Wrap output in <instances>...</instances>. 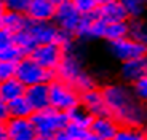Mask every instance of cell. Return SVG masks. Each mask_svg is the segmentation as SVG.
Listing matches in <instances>:
<instances>
[{"label":"cell","mask_w":147,"mask_h":140,"mask_svg":"<svg viewBox=\"0 0 147 140\" xmlns=\"http://www.w3.org/2000/svg\"><path fill=\"white\" fill-rule=\"evenodd\" d=\"M102 99L107 115L112 116L118 126L142 127L147 119V110L144 102L133 96L129 85L125 83H107L101 86Z\"/></svg>","instance_id":"cell-1"},{"label":"cell","mask_w":147,"mask_h":140,"mask_svg":"<svg viewBox=\"0 0 147 140\" xmlns=\"http://www.w3.org/2000/svg\"><path fill=\"white\" fill-rule=\"evenodd\" d=\"M48 107L59 111H70L80 105V92L69 83L53 78L48 83Z\"/></svg>","instance_id":"cell-2"},{"label":"cell","mask_w":147,"mask_h":140,"mask_svg":"<svg viewBox=\"0 0 147 140\" xmlns=\"http://www.w3.org/2000/svg\"><path fill=\"white\" fill-rule=\"evenodd\" d=\"M30 121L38 135L56 137L67 126L69 118H67L66 111H59L51 107H47L43 110L34 111L30 115Z\"/></svg>","instance_id":"cell-3"},{"label":"cell","mask_w":147,"mask_h":140,"mask_svg":"<svg viewBox=\"0 0 147 140\" xmlns=\"http://www.w3.org/2000/svg\"><path fill=\"white\" fill-rule=\"evenodd\" d=\"M15 78L21 81L26 88L34 85H48L55 78V72L43 69L37 62H34L29 56H24L21 61L16 62Z\"/></svg>","instance_id":"cell-4"},{"label":"cell","mask_w":147,"mask_h":140,"mask_svg":"<svg viewBox=\"0 0 147 140\" xmlns=\"http://www.w3.org/2000/svg\"><path fill=\"white\" fill-rule=\"evenodd\" d=\"M86 67H85L83 57H82L78 46H75L70 51H66L59 61L58 67L55 69V78L63 80L66 83H69L70 86L80 78V75L83 73Z\"/></svg>","instance_id":"cell-5"},{"label":"cell","mask_w":147,"mask_h":140,"mask_svg":"<svg viewBox=\"0 0 147 140\" xmlns=\"http://www.w3.org/2000/svg\"><path fill=\"white\" fill-rule=\"evenodd\" d=\"M107 45H109L107 49H109L112 59H115L120 64L125 62V61L147 56V45L139 43V41L133 40L129 37L120 38V40H115V41H109Z\"/></svg>","instance_id":"cell-6"},{"label":"cell","mask_w":147,"mask_h":140,"mask_svg":"<svg viewBox=\"0 0 147 140\" xmlns=\"http://www.w3.org/2000/svg\"><path fill=\"white\" fill-rule=\"evenodd\" d=\"M63 54H64L63 48L58 46L56 43H45V45H37L35 48L30 51L29 57L40 67L55 72Z\"/></svg>","instance_id":"cell-7"},{"label":"cell","mask_w":147,"mask_h":140,"mask_svg":"<svg viewBox=\"0 0 147 140\" xmlns=\"http://www.w3.org/2000/svg\"><path fill=\"white\" fill-rule=\"evenodd\" d=\"M104 30H106V22L101 21L96 15L82 16V21L74 37L77 41H98L104 40Z\"/></svg>","instance_id":"cell-8"},{"label":"cell","mask_w":147,"mask_h":140,"mask_svg":"<svg viewBox=\"0 0 147 140\" xmlns=\"http://www.w3.org/2000/svg\"><path fill=\"white\" fill-rule=\"evenodd\" d=\"M80 21H82V15L72 7L70 2L56 7V13H55V18H53V22L56 24V27L59 30H64V32L74 35L75 30H77V27H78V24H80Z\"/></svg>","instance_id":"cell-9"},{"label":"cell","mask_w":147,"mask_h":140,"mask_svg":"<svg viewBox=\"0 0 147 140\" xmlns=\"http://www.w3.org/2000/svg\"><path fill=\"white\" fill-rule=\"evenodd\" d=\"M26 30L30 33L35 45L56 43L59 35V29L53 21H29Z\"/></svg>","instance_id":"cell-10"},{"label":"cell","mask_w":147,"mask_h":140,"mask_svg":"<svg viewBox=\"0 0 147 140\" xmlns=\"http://www.w3.org/2000/svg\"><path fill=\"white\" fill-rule=\"evenodd\" d=\"M5 131L8 140H32L37 135L30 118H8Z\"/></svg>","instance_id":"cell-11"},{"label":"cell","mask_w":147,"mask_h":140,"mask_svg":"<svg viewBox=\"0 0 147 140\" xmlns=\"http://www.w3.org/2000/svg\"><path fill=\"white\" fill-rule=\"evenodd\" d=\"M147 77V56L138 57V59L125 61L120 64V78L121 83L131 85L136 80Z\"/></svg>","instance_id":"cell-12"},{"label":"cell","mask_w":147,"mask_h":140,"mask_svg":"<svg viewBox=\"0 0 147 140\" xmlns=\"http://www.w3.org/2000/svg\"><path fill=\"white\" fill-rule=\"evenodd\" d=\"M56 7L51 0H29L24 15L29 21H53Z\"/></svg>","instance_id":"cell-13"},{"label":"cell","mask_w":147,"mask_h":140,"mask_svg":"<svg viewBox=\"0 0 147 140\" xmlns=\"http://www.w3.org/2000/svg\"><path fill=\"white\" fill-rule=\"evenodd\" d=\"M118 123L115 121L109 115H101V116H94L90 124V132L94 134L99 140H112L118 131Z\"/></svg>","instance_id":"cell-14"},{"label":"cell","mask_w":147,"mask_h":140,"mask_svg":"<svg viewBox=\"0 0 147 140\" xmlns=\"http://www.w3.org/2000/svg\"><path fill=\"white\" fill-rule=\"evenodd\" d=\"M80 107H83L91 116L107 115V108L102 99L101 88H94V89H90V91L80 92Z\"/></svg>","instance_id":"cell-15"},{"label":"cell","mask_w":147,"mask_h":140,"mask_svg":"<svg viewBox=\"0 0 147 140\" xmlns=\"http://www.w3.org/2000/svg\"><path fill=\"white\" fill-rule=\"evenodd\" d=\"M101 21L104 22H118V21H128V15H126L125 8L121 7L118 0L110 2V3L99 5L94 13Z\"/></svg>","instance_id":"cell-16"},{"label":"cell","mask_w":147,"mask_h":140,"mask_svg":"<svg viewBox=\"0 0 147 140\" xmlns=\"http://www.w3.org/2000/svg\"><path fill=\"white\" fill-rule=\"evenodd\" d=\"M24 97L29 102L34 111L43 110L48 107V86L47 85H34L24 89Z\"/></svg>","instance_id":"cell-17"},{"label":"cell","mask_w":147,"mask_h":140,"mask_svg":"<svg viewBox=\"0 0 147 140\" xmlns=\"http://www.w3.org/2000/svg\"><path fill=\"white\" fill-rule=\"evenodd\" d=\"M29 19L24 13H16V11H5L2 19H0V27L8 30L10 33H16L19 30L26 29Z\"/></svg>","instance_id":"cell-18"},{"label":"cell","mask_w":147,"mask_h":140,"mask_svg":"<svg viewBox=\"0 0 147 140\" xmlns=\"http://www.w3.org/2000/svg\"><path fill=\"white\" fill-rule=\"evenodd\" d=\"M24 89H26V86L19 80H16L15 77L10 80H5L0 83V99L3 102H10L16 97L24 96Z\"/></svg>","instance_id":"cell-19"},{"label":"cell","mask_w":147,"mask_h":140,"mask_svg":"<svg viewBox=\"0 0 147 140\" xmlns=\"http://www.w3.org/2000/svg\"><path fill=\"white\" fill-rule=\"evenodd\" d=\"M7 108L10 118H30V115L34 113V110L30 108L29 102L26 100L24 96L7 102Z\"/></svg>","instance_id":"cell-20"},{"label":"cell","mask_w":147,"mask_h":140,"mask_svg":"<svg viewBox=\"0 0 147 140\" xmlns=\"http://www.w3.org/2000/svg\"><path fill=\"white\" fill-rule=\"evenodd\" d=\"M128 37V21H118V22H106V30H104V40L115 41L120 38Z\"/></svg>","instance_id":"cell-21"},{"label":"cell","mask_w":147,"mask_h":140,"mask_svg":"<svg viewBox=\"0 0 147 140\" xmlns=\"http://www.w3.org/2000/svg\"><path fill=\"white\" fill-rule=\"evenodd\" d=\"M128 37L147 45V24L144 18L128 19Z\"/></svg>","instance_id":"cell-22"},{"label":"cell","mask_w":147,"mask_h":140,"mask_svg":"<svg viewBox=\"0 0 147 140\" xmlns=\"http://www.w3.org/2000/svg\"><path fill=\"white\" fill-rule=\"evenodd\" d=\"M118 2L125 8L128 19L144 18L147 10V0H118Z\"/></svg>","instance_id":"cell-23"},{"label":"cell","mask_w":147,"mask_h":140,"mask_svg":"<svg viewBox=\"0 0 147 140\" xmlns=\"http://www.w3.org/2000/svg\"><path fill=\"white\" fill-rule=\"evenodd\" d=\"M112 140H147L146 127H131V126H120Z\"/></svg>","instance_id":"cell-24"},{"label":"cell","mask_w":147,"mask_h":140,"mask_svg":"<svg viewBox=\"0 0 147 140\" xmlns=\"http://www.w3.org/2000/svg\"><path fill=\"white\" fill-rule=\"evenodd\" d=\"M67 118H69L70 124H75V126H80V127H86L88 129L94 116H91L83 107L78 105V107L72 108L70 111H67Z\"/></svg>","instance_id":"cell-25"},{"label":"cell","mask_w":147,"mask_h":140,"mask_svg":"<svg viewBox=\"0 0 147 140\" xmlns=\"http://www.w3.org/2000/svg\"><path fill=\"white\" fill-rule=\"evenodd\" d=\"M13 43L21 49L24 56H29L30 51L37 46L35 41H34V38L30 37V33L27 32L26 29H22V30H19V32L13 33Z\"/></svg>","instance_id":"cell-26"},{"label":"cell","mask_w":147,"mask_h":140,"mask_svg":"<svg viewBox=\"0 0 147 140\" xmlns=\"http://www.w3.org/2000/svg\"><path fill=\"white\" fill-rule=\"evenodd\" d=\"M70 3L82 16H91L98 10V2L96 0H70Z\"/></svg>","instance_id":"cell-27"},{"label":"cell","mask_w":147,"mask_h":140,"mask_svg":"<svg viewBox=\"0 0 147 140\" xmlns=\"http://www.w3.org/2000/svg\"><path fill=\"white\" fill-rule=\"evenodd\" d=\"M88 132L90 131L86 127H80V126L70 124V123H67V126L61 131V134L64 135L66 140H83Z\"/></svg>","instance_id":"cell-28"},{"label":"cell","mask_w":147,"mask_h":140,"mask_svg":"<svg viewBox=\"0 0 147 140\" xmlns=\"http://www.w3.org/2000/svg\"><path fill=\"white\" fill-rule=\"evenodd\" d=\"M129 89H131L133 96L136 97L138 100L146 102L147 100V77H142L139 80H136L134 83H131Z\"/></svg>","instance_id":"cell-29"},{"label":"cell","mask_w":147,"mask_h":140,"mask_svg":"<svg viewBox=\"0 0 147 140\" xmlns=\"http://www.w3.org/2000/svg\"><path fill=\"white\" fill-rule=\"evenodd\" d=\"M22 57H24V54H22V51L16 46L15 43L10 45L8 48L2 49L0 51V59L2 61H10V62H18V61H21Z\"/></svg>","instance_id":"cell-30"},{"label":"cell","mask_w":147,"mask_h":140,"mask_svg":"<svg viewBox=\"0 0 147 140\" xmlns=\"http://www.w3.org/2000/svg\"><path fill=\"white\" fill-rule=\"evenodd\" d=\"M0 2L5 11H16V13H24L29 3V0H0Z\"/></svg>","instance_id":"cell-31"},{"label":"cell","mask_w":147,"mask_h":140,"mask_svg":"<svg viewBox=\"0 0 147 140\" xmlns=\"http://www.w3.org/2000/svg\"><path fill=\"white\" fill-rule=\"evenodd\" d=\"M15 70H16V64L15 62L0 59V83L15 77Z\"/></svg>","instance_id":"cell-32"},{"label":"cell","mask_w":147,"mask_h":140,"mask_svg":"<svg viewBox=\"0 0 147 140\" xmlns=\"http://www.w3.org/2000/svg\"><path fill=\"white\" fill-rule=\"evenodd\" d=\"M10 45H13V33H10L8 30L0 27V51L8 48Z\"/></svg>","instance_id":"cell-33"},{"label":"cell","mask_w":147,"mask_h":140,"mask_svg":"<svg viewBox=\"0 0 147 140\" xmlns=\"http://www.w3.org/2000/svg\"><path fill=\"white\" fill-rule=\"evenodd\" d=\"M8 118H10V115H8L7 102H3V100L0 99V123H5Z\"/></svg>","instance_id":"cell-34"},{"label":"cell","mask_w":147,"mask_h":140,"mask_svg":"<svg viewBox=\"0 0 147 140\" xmlns=\"http://www.w3.org/2000/svg\"><path fill=\"white\" fill-rule=\"evenodd\" d=\"M0 140H8L7 131H5V123H0Z\"/></svg>","instance_id":"cell-35"},{"label":"cell","mask_w":147,"mask_h":140,"mask_svg":"<svg viewBox=\"0 0 147 140\" xmlns=\"http://www.w3.org/2000/svg\"><path fill=\"white\" fill-rule=\"evenodd\" d=\"M32 140H56V139L55 137H47V135H38V134H37Z\"/></svg>","instance_id":"cell-36"},{"label":"cell","mask_w":147,"mask_h":140,"mask_svg":"<svg viewBox=\"0 0 147 140\" xmlns=\"http://www.w3.org/2000/svg\"><path fill=\"white\" fill-rule=\"evenodd\" d=\"M55 5H63V3H67V2H70V0H51Z\"/></svg>","instance_id":"cell-37"},{"label":"cell","mask_w":147,"mask_h":140,"mask_svg":"<svg viewBox=\"0 0 147 140\" xmlns=\"http://www.w3.org/2000/svg\"><path fill=\"white\" fill-rule=\"evenodd\" d=\"M98 5H104V3H110V2H115V0H96Z\"/></svg>","instance_id":"cell-38"},{"label":"cell","mask_w":147,"mask_h":140,"mask_svg":"<svg viewBox=\"0 0 147 140\" xmlns=\"http://www.w3.org/2000/svg\"><path fill=\"white\" fill-rule=\"evenodd\" d=\"M3 13H5V8H3V5H2V2H0V19H2Z\"/></svg>","instance_id":"cell-39"},{"label":"cell","mask_w":147,"mask_h":140,"mask_svg":"<svg viewBox=\"0 0 147 140\" xmlns=\"http://www.w3.org/2000/svg\"><path fill=\"white\" fill-rule=\"evenodd\" d=\"M83 140H85V139H83Z\"/></svg>","instance_id":"cell-40"}]
</instances>
